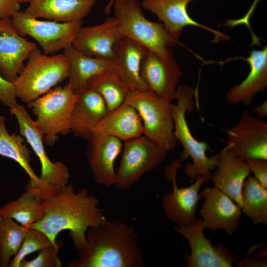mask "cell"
I'll return each mask as SVG.
<instances>
[{
    "label": "cell",
    "mask_w": 267,
    "mask_h": 267,
    "mask_svg": "<svg viewBox=\"0 0 267 267\" xmlns=\"http://www.w3.org/2000/svg\"><path fill=\"white\" fill-rule=\"evenodd\" d=\"M242 213L253 224H267V188L254 177L248 176L242 191Z\"/></svg>",
    "instance_id": "f546056e"
},
{
    "label": "cell",
    "mask_w": 267,
    "mask_h": 267,
    "mask_svg": "<svg viewBox=\"0 0 267 267\" xmlns=\"http://www.w3.org/2000/svg\"><path fill=\"white\" fill-rule=\"evenodd\" d=\"M148 49L131 38L123 36L116 45L113 62L131 92L148 89L140 75L142 59Z\"/></svg>",
    "instance_id": "603a6c76"
},
{
    "label": "cell",
    "mask_w": 267,
    "mask_h": 267,
    "mask_svg": "<svg viewBox=\"0 0 267 267\" xmlns=\"http://www.w3.org/2000/svg\"><path fill=\"white\" fill-rule=\"evenodd\" d=\"M240 267H267V261L264 259H251L240 263Z\"/></svg>",
    "instance_id": "8d00e7d4"
},
{
    "label": "cell",
    "mask_w": 267,
    "mask_h": 267,
    "mask_svg": "<svg viewBox=\"0 0 267 267\" xmlns=\"http://www.w3.org/2000/svg\"><path fill=\"white\" fill-rule=\"evenodd\" d=\"M13 82L16 95L27 104L46 93L68 78L69 64L63 53L46 55L38 48Z\"/></svg>",
    "instance_id": "5b68a950"
},
{
    "label": "cell",
    "mask_w": 267,
    "mask_h": 267,
    "mask_svg": "<svg viewBox=\"0 0 267 267\" xmlns=\"http://www.w3.org/2000/svg\"><path fill=\"white\" fill-rule=\"evenodd\" d=\"M114 1V0H108V2H107V4L105 5L103 9V12L105 14H106L107 15H109L112 10V6Z\"/></svg>",
    "instance_id": "f35d334b"
},
{
    "label": "cell",
    "mask_w": 267,
    "mask_h": 267,
    "mask_svg": "<svg viewBox=\"0 0 267 267\" xmlns=\"http://www.w3.org/2000/svg\"><path fill=\"white\" fill-rule=\"evenodd\" d=\"M181 161L177 159L172 162L166 169V176L172 182L173 191L166 194L162 202L166 216L177 226L192 224L197 220L196 212L201 198L200 189L203 184L209 181L199 176L194 179L192 184L185 187H178L176 176L178 169L181 166Z\"/></svg>",
    "instance_id": "8fae6325"
},
{
    "label": "cell",
    "mask_w": 267,
    "mask_h": 267,
    "mask_svg": "<svg viewBox=\"0 0 267 267\" xmlns=\"http://www.w3.org/2000/svg\"><path fill=\"white\" fill-rule=\"evenodd\" d=\"M243 59L248 63L250 72L244 80L227 92L225 101L231 105L240 103L250 105L254 97L267 86V46L252 50Z\"/></svg>",
    "instance_id": "7402d4cb"
},
{
    "label": "cell",
    "mask_w": 267,
    "mask_h": 267,
    "mask_svg": "<svg viewBox=\"0 0 267 267\" xmlns=\"http://www.w3.org/2000/svg\"><path fill=\"white\" fill-rule=\"evenodd\" d=\"M25 189L18 198L0 208V216L11 218L29 228L44 217L43 199L34 189L27 187Z\"/></svg>",
    "instance_id": "83f0119b"
},
{
    "label": "cell",
    "mask_w": 267,
    "mask_h": 267,
    "mask_svg": "<svg viewBox=\"0 0 267 267\" xmlns=\"http://www.w3.org/2000/svg\"><path fill=\"white\" fill-rule=\"evenodd\" d=\"M76 93L70 132L76 137L88 141L108 110L104 99L95 90L87 87Z\"/></svg>",
    "instance_id": "44dd1931"
},
{
    "label": "cell",
    "mask_w": 267,
    "mask_h": 267,
    "mask_svg": "<svg viewBox=\"0 0 267 267\" xmlns=\"http://www.w3.org/2000/svg\"><path fill=\"white\" fill-rule=\"evenodd\" d=\"M125 102L139 114L145 136L167 152L176 148L178 141L174 131L172 102L149 89L131 92Z\"/></svg>",
    "instance_id": "52a82bcc"
},
{
    "label": "cell",
    "mask_w": 267,
    "mask_h": 267,
    "mask_svg": "<svg viewBox=\"0 0 267 267\" xmlns=\"http://www.w3.org/2000/svg\"><path fill=\"white\" fill-rule=\"evenodd\" d=\"M62 242H57L56 245H51L40 251L38 256L33 260H24L19 267H61L62 261L58 256V251Z\"/></svg>",
    "instance_id": "d6a6232c"
},
{
    "label": "cell",
    "mask_w": 267,
    "mask_h": 267,
    "mask_svg": "<svg viewBox=\"0 0 267 267\" xmlns=\"http://www.w3.org/2000/svg\"><path fill=\"white\" fill-rule=\"evenodd\" d=\"M97 0H31L24 12L36 18L59 22L81 21Z\"/></svg>",
    "instance_id": "cb8c5ba5"
},
{
    "label": "cell",
    "mask_w": 267,
    "mask_h": 267,
    "mask_svg": "<svg viewBox=\"0 0 267 267\" xmlns=\"http://www.w3.org/2000/svg\"><path fill=\"white\" fill-rule=\"evenodd\" d=\"M194 94L195 89L187 85L178 87L177 103H172L174 134L183 147L179 159L184 161L190 157L192 160V163L185 166V175L192 179L200 176L210 180L218 154L210 157L207 155V151L211 150L209 145L205 141L197 140L193 136L186 119V112L193 109Z\"/></svg>",
    "instance_id": "3957f363"
},
{
    "label": "cell",
    "mask_w": 267,
    "mask_h": 267,
    "mask_svg": "<svg viewBox=\"0 0 267 267\" xmlns=\"http://www.w3.org/2000/svg\"><path fill=\"white\" fill-rule=\"evenodd\" d=\"M140 77L147 88L160 97L172 102L182 72L174 58L166 59L148 50L140 67Z\"/></svg>",
    "instance_id": "9a60e30c"
},
{
    "label": "cell",
    "mask_w": 267,
    "mask_h": 267,
    "mask_svg": "<svg viewBox=\"0 0 267 267\" xmlns=\"http://www.w3.org/2000/svg\"><path fill=\"white\" fill-rule=\"evenodd\" d=\"M63 50L69 64L68 83L75 93L86 88L91 78L114 67L113 61L87 56L72 45Z\"/></svg>",
    "instance_id": "484cf974"
},
{
    "label": "cell",
    "mask_w": 267,
    "mask_h": 267,
    "mask_svg": "<svg viewBox=\"0 0 267 267\" xmlns=\"http://www.w3.org/2000/svg\"><path fill=\"white\" fill-rule=\"evenodd\" d=\"M87 87L97 91L104 99L108 112L125 102L131 92L128 86L114 67L92 77Z\"/></svg>",
    "instance_id": "f1b7e54d"
},
{
    "label": "cell",
    "mask_w": 267,
    "mask_h": 267,
    "mask_svg": "<svg viewBox=\"0 0 267 267\" xmlns=\"http://www.w3.org/2000/svg\"><path fill=\"white\" fill-rule=\"evenodd\" d=\"M175 230L188 241L191 252L184 254L187 267H232L237 261L222 243L213 246L204 234L201 218L190 224L176 226Z\"/></svg>",
    "instance_id": "4fadbf2b"
},
{
    "label": "cell",
    "mask_w": 267,
    "mask_h": 267,
    "mask_svg": "<svg viewBox=\"0 0 267 267\" xmlns=\"http://www.w3.org/2000/svg\"><path fill=\"white\" fill-rule=\"evenodd\" d=\"M37 48L15 28L11 18L0 19V73L5 80L13 83L24 68L25 60Z\"/></svg>",
    "instance_id": "e0dca14e"
},
{
    "label": "cell",
    "mask_w": 267,
    "mask_h": 267,
    "mask_svg": "<svg viewBox=\"0 0 267 267\" xmlns=\"http://www.w3.org/2000/svg\"><path fill=\"white\" fill-rule=\"evenodd\" d=\"M13 26L22 35L33 38L46 55H54L72 45L81 21H43L19 11L11 17Z\"/></svg>",
    "instance_id": "30bf717a"
},
{
    "label": "cell",
    "mask_w": 267,
    "mask_h": 267,
    "mask_svg": "<svg viewBox=\"0 0 267 267\" xmlns=\"http://www.w3.org/2000/svg\"><path fill=\"white\" fill-rule=\"evenodd\" d=\"M226 148L246 161L267 160V123L244 110L238 122L225 131Z\"/></svg>",
    "instance_id": "7c38bea8"
},
{
    "label": "cell",
    "mask_w": 267,
    "mask_h": 267,
    "mask_svg": "<svg viewBox=\"0 0 267 267\" xmlns=\"http://www.w3.org/2000/svg\"><path fill=\"white\" fill-rule=\"evenodd\" d=\"M20 9V3L17 0H0V19L11 18Z\"/></svg>",
    "instance_id": "d590c367"
},
{
    "label": "cell",
    "mask_w": 267,
    "mask_h": 267,
    "mask_svg": "<svg viewBox=\"0 0 267 267\" xmlns=\"http://www.w3.org/2000/svg\"><path fill=\"white\" fill-rule=\"evenodd\" d=\"M17 98L14 83L5 80L0 73V102L10 108L17 104Z\"/></svg>",
    "instance_id": "836d02e7"
},
{
    "label": "cell",
    "mask_w": 267,
    "mask_h": 267,
    "mask_svg": "<svg viewBox=\"0 0 267 267\" xmlns=\"http://www.w3.org/2000/svg\"><path fill=\"white\" fill-rule=\"evenodd\" d=\"M77 93L68 83L55 87L27 104L36 116L35 124L44 134V141L53 145L59 134L65 135L70 132V122Z\"/></svg>",
    "instance_id": "8992f818"
},
{
    "label": "cell",
    "mask_w": 267,
    "mask_h": 267,
    "mask_svg": "<svg viewBox=\"0 0 267 267\" xmlns=\"http://www.w3.org/2000/svg\"><path fill=\"white\" fill-rule=\"evenodd\" d=\"M28 229L11 218L0 216V267H9Z\"/></svg>",
    "instance_id": "4dcf8cb0"
},
{
    "label": "cell",
    "mask_w": 267,
    "mask_h": 267,
    "mask_svg": "<svg viewBox=\"0 0 267 267\" xmlns=\"http://www.w3.org/2000/svg\"><path fill=\"white\" fill-rule=\"evenodd\" d=\"M99 205L98 199L87 188L76 192L73 185L68 184L43 200L44 217L31 227L43 231L54 243L59 233L67 230L79 250L86 243L88 230L106 220Z\"/></svg>",
    "instance_id": "6da1fadb"
},
{
    "label": "cell",
    "mask_w": 267,
    "mask_h": 267,
    "mask_svg": "<svg viewBox=\"0 0 267 267\" xmlns=\"http://www.w3.org/2000/svg\"><path fill=\"white\" fill-rule=\"evenodd\" d=\"M10 109L18 124L20 134L39 159L41 166L39 177V192L43 199L51 196L68 184L70 172L62 162H52L47 156L44 145V134L38 128L25 107L16 104Z\"/></svg>",
    "instance_id": "ba28073f"
},
{
    "label": "cell",
    "mask_w": 267,
    "mask_h": 267,
    "mask_svg": "<svg viewBox=\"0 0 267 267\" xmlns=\"http://www.w3.org/2000/svg\"><path fill=\"white\" fill-rule=\"evenodd\" d=\"M215 169L210 178L214 187L230 197L242 208L243 184L251 173L247 161L232 153L225 146L218 154Z\"/></svg>",
    "instance_id": "ffe728a7"
},
{
    "label": "cell",
    "mask_w": 267,
    "mask_h": 267,
    "mask_svg": "<svg viewBox=\"0 0 267 267\" xmlns=\"http://www.w3.org/2000/svg\"><path fill=\"white\" fill-rule=\"evenodd\" d=\"M20 3L29 2L31 0H17Z\"/></svg>",
    "instance_id": "ab89813d"
},
{
    "label": "cell",
    "mask_w": 267,
    "mask_h": 267,
    "mask_svg": "<svg viewBox=\"0 0 267 267\" xmlns=\"http://www.w3.org/2000/svg\"><path fill=\"white\" fill-rule=\"evenodd\" d=\"M114 186L121 190L131 187L144 175L166 158L167 152L145 135L124 141Z\"/></svg>",
    "instance_id": "9c48e42d"
},
{
    "label": "cell",
    "mask_w": 267,
    "mask_h": 267,
    "mask_svg": "<svg viewBox=\"0 0 267 267\" xmlns=\"http://www.w3.org/2000/svg\"><path fill=\"white\" fill-rule=\"evenodd\" d=\"M123 36L117 19L110 16L98 25H82L71 45L87 56L113 61L116 45Z\"/></svg>",
    "instance_id": "2e32d148"
},
{
    "label": "cell",
    "mask_w": 267,
    "mask_h": 267,
    "mask_svg": "<svg viewBox=\"0 0 267 267\" xmlns=\"http://www.w3.org/2000/svg\"><path fill=\"white\" fill-rule=\"evenodd\" d=\"M78 258L68 267H144L146 263L134 229L120 221L106 219L89 228Z\"/></svg>",
    "instance_id": "7a4b0ae2"
},
{
    "label": "cell",
    "mask_w": 267,
    "mask_h": 267,
    "mask_svg": "<svg viewBox=\"0 0 267 267\" xmlns=\"http://www.w3.org/2000/svg\"><path fill=\"white\" fill-rule=\"evenodd\" d=\"M143 134V124L139 114L134 107L125 102L108 112L92 134L112 136L125 141Z\"/></svg>",
    "instance_id": "d4e9b609"
},
{
    "label": "cell",
    "mask_w": 267,
    "mask_h": 267,
    "mask_svg": "<svg viewBox=\"0 0 267 267\" xmlns=\"http://www.w3.org/2000/svg\"><path fill=\"white\" fill-rule=\"evenodd\" d=\"M142 8L139 0H114L112 9L121 33L161 57L174 58L171 47L178 41L168 34L162 23L147 19Z\"/></svg>",
    "instance_id": "277c9868"
},
{
    "label": "cell",
    "mask_w": 267,
    "mask_h": 267,
    "mask_svg": "<svg viewBox=\"0 0 267 267\" xmlns=\"http://www.w3.org/2000/svg\"><path fill=\"white\" fill-rule=\"evenodd\" d=\"M88 141V163L96 182L106 187L114 185L115 162L122 151L121 140L112 136L92 134Z\"/></svg>",
    "instance_id": "ac0fdd59"
},
{
    "label": "cell",
    "mask_w": 267,
    "mask_h": 267,
    "mask_svg": "<svg viewBox=\"0 0 267 267\" xmlns=\"http://www.w3.org/2000/svg\"><path fill=\"white\" fill-rule=\"evenodd\" d=\"M43 231L29 228L25 239L17 254L11 260L9 267H19L22 261L29 255L41 251L53 245H56Z\"/></svg>",
    "instance_id": "1f68e13d"
},
{
    "label": "cell",
    "mask_w": 267,
    "mask_h": 267,
    "mask_svg": "<svg viewBox=\"0 0 267 267\" xmlns=\"http://www.w3.org/2000/svg\"><path fill=\"white\" fill-rule=\"evenodd\" d=\"M246 161L254 177L264 187L267 188V160L251 159Z\"/></svg>",
    "instance_id": "e575fe53"
},
{
    "label": "cell",
    "mask_w": 267,
    "mask_h": 267,
    "mask_svg": "<svg viewBox=\"0 0 267 267\" xmlns=\"http://www.w3.org/2000/svg\"><path fill=\"white\" fill-rule=\"evenodd\" d=\"M195 0H142V8L157 16L168 34L178 40L186 26L203 28L214 34L219 40H228L229 37L219 31L212 29L194 20L189 16L187 7Z\"/></svg>",
    "instance_id": "d6986e66"
},
{
    "label": "cell",
    "mask_w": 267,
    "mask_h": 267,
    "mask_svg": "<svg viewBox=\"0 0 267 267\" xmlns=\"http://www.w3.org/2000/svg\"><path fill=\"white\" fill-rule=\"evenodd\" d=\"M253 112L255 113L260 118H266L267 116V101L266 100L262 104L255 107L253 109Z\"/></svg>",
    "instance_id": "74e56055"
},
{
    "label": "cell",
    "mask_w": 267,
    "mask_h": 267,
    "mask_svg": "<svg viewBox=\"0 0 267 267\" xmlns=\"http://www.w3.org/2000/svg\"><path fill=\"white\" fill-rule=\"evenodd\" d=\"M20 134H10L6 128L5 118L0 114V155L17 163L28 175L30 180L25 187L39 190L40 181L31 162V151Z\"/></svg>",
    "instance_id": "4316f807"
},
{
    "label": "cell",
    "mask_w": 267,
    "mask_h": 267,
    "mask_svg": "<svg viewBox=\"0 0 267 267\" xmlns=\"http://www.w3.org/2000/svg\"><path fill=\"white\" fill-rule=\"evenodd\" d=\"M200 194L204 198L199 211L204 229H222L228 235L233 234L243 214L241 208L215 187H206Z\"/></svg>",
    "instance_id": "5bb4252c"
}]
</instances>
